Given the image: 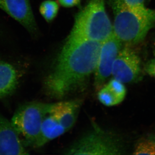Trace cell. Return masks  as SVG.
Returning a JSON list of instances; mask_svg holds the SVG:
<instances>
[{
  "label": "cell",
  "instance_id": "cell-1",
  "mask_svg": "<svg viewBox=\"0 0 155 155\" xmlns=\"http://www.w3.org/2000/svg\"><path fill=\"white\" fill-rule=\"evenodd\" d=\"M101 45V42L68 37L45 77L46 93L61 99L85 88L96 69Z\"/></svg>",
  "mask_w": 155,
  "mask_h": 155
},
{
  "label": "cell",
  "instance_id": "cell-2",
  "mask_svg": "<svg viewBox=\"0 0 155 155\" xmlns=\"http://www.w3.org/2000/svg\"><path fill=\"white\" fill-rule=\"evenodd\" d=\"M114 15L113 32L123 46L141 42L155 25V11L134 8L125 0H109Z\"/></svg>",
  "mask_w": 155,
  "mask_h": 155
},
{
  "label": "cell",
  "instance_id": "cell-3",
  "mask_svg": "<svg viewBox=\"0 0 155 155\" xmlns=\"http://www.w3.org/2000/svg\"><path fill=\"white\" fill-rule=\"evenodd\" d=\"M113 33L106 11L105 0H90L75 18L69 37L102 42Z\"/></svg>",
  "mask_w": 155,
  "mask_h": 155
},
{
  "label": "cell",
  "instance_id": "cell-4",
  "mask_svg": "<svg viewBox=\"0 0 155 155\" xmlns=\"http://www.w3.org/2000/svg\"><path fill=\"white\" fill-rule=\"evenodd\" d=\"M52 104L30 102L20 106L14 113L11 123L25 147L34 148L42 123Z\"/></svg>",
  "mask_w": 155,
  "mask_h": 155
},
{
  "label": "cell",
  "instance_id": "cell-5",
  "mask_svg": "<svg viewBox=\"0 0 155 155\" xmlns=\"http://www.w3.org/2000/svg\"><path fill=\"white\" fill-rule=\"evenodd\" d=\"M66 152L67 155H120L124 150L116 136L96 127Z\"/></svg>",
  "mask_w": 155,
  "mask_h": 155
},
{
  "label": "cell",
  "instance_id": "cell-6",
  "mask_svg": "<svg viewBox=\"0 0 155 155\" xmlns=\"http://www.w3.org/2000/svg\"><path fill=\"white\" fill-rule=\"evenodd\" d=\"M141 73V59L134 46H123L114 61L111 75L122 83H131L138 81Z\"/></svg>",
  "mask_w": 155,
  "mask_h": 155
},
{
  "label": "cell",
  "instance_id": "cell-7",
  "mask_svg": "<svg viewBox=\"0 0 155 155\" xmlns=\"http://www.w3.org/2000/svg\"><path fill=\"white\" fill-rule=\"evenodd\" d=\"M122 46V43L114 32L102 42L98 62L94 73V86L97 91L104 85L112 74L113 64Z\"/></svg>",
  "mask_w": 155,
  "mask_h": 155
},
{
  "label": "cell",
  "instance_id": "cell-8",
  "mask_svg": "<svg viewBox=\"0 0 155 155\" xmlns=\"http://www.w3.org/2000/svg\"><path fill=\"white\" fill-rule=\"evenodd\" d=\"M0 9L19 22L32 38L38 35L30 0H0Z\"/></svg>",
  "mask_w": 155,
  "mask_h": 155
},
{
  "label": "cell",
  "instance_id": "cell-9",
  "mask_svg": "<svg viewBox=\"0 0 155 155\" xmlns=\"http://www.w3.org/2000/svg\"><path fill=\"white\" fill-rule=\"evenodd\" d=\"M28 153L11 122L0 115V155H27Z\"/></svg>",
  "mask_w": 155,
  "mask_h": 155
},
{
  "label": "cell",
  "instance_id": "cell-10",
  "mask_svg": "<svg viewBox=\"0 0 155 155\" xmlns=\"http://www.w3.org/2000/svg\"><path fill=\"white\" fill-rule=\"evenodd\" d=\"M81 104L79 100L54 103L49 114L68 131L76 122Z\"/></svg>",
  "mask_w": 155,
  "mask_h": 155
},
{
  "label": "cell",
  "instance_id": "cell-11",
  "mask_svg": "<svg viewBox=\"0 0 155 155\" xmlns=\"http://www.w3.org/2000/svg\"><path fill=\"white\" fill-rule=\"evenodd\" d=\"M20 69L13 62L0 59V98L12 94L19 84Z\"/></svg>",
  "mask_w": 155,
  "mask_h": 155
},
{
  "label": "cell",
  "instance_id": "cell-12",
  "mask_svg": "<svg viewBox=\"0 0 155 155\" xmlns=\"http://www.w3.org/2000/svg\"><path fill=\"white\" fill-rule=\"evenodd\" d=\"M126 94L124 84L113 78L98 91L97 97L104 105L113 107L122 103Z\"/></svg>",
  "mask_w": 155,
  "mask_h": 155
},
{
  "label": "cell",
  "instance_id": "cell-13",
  "mask_svg": "<svg viewBox=\"0 0 155 155\" xmlns=\"http://www.w3.org/2000/svg\"><path fill=\"white\" fill-rule=\"evenodd\" d=\"M67 130L62 126L51 115L48 114L42 123L40 132L34 148H39L49 142L58 138Z\"/></svg>",
  "mask_w": 155,
  "mask_h": 155
},
{
  "label": "cell",
  "instance_id": "cell-14",
  "mask_svg": "<svg viewBox=\"0 0 155 155\" xmlns=\"http://www.w3.org/2000/svg\"><path fill=\"white\" fill-rule=\"evenodd\" d=\"M134 154L155 155V135L140 138L134 147Z\"/></svg>",
  "mask_w": 155,
  "mask_h": 155
},
{
  "label": "cell",
  "instance_id": "cell-15",
  "mask_svg": "<svg viewBox=\"0 0 155 155\" xmlns=\"http://www.w3.org/2000/svg\"><path fill=\"white\" fill-rule=\"evenodd\" d=\"M59 10V4L54 0H45L41 4L39 7L40 13L48 22L54 20Z\"/></svg>",
  "mask_w": 155,
  "mask_h": 155
},
{
  "label": "cell",
  "instance_id": "cell-16",
  "mask_svg": "<svg viewBox=\"0 0 155 155\" xmlns=\"http://www.w3.org/2000/svg\"><path fill=\"white\" fill-rule=\"evenodd\" d=\"M145 70L150 76L155 78V58L148 61L145 67Z\"/></svg>",
  "mask_w": 155,
  "mask_h": 155
},
{
  "label": "cell",
  "instance_id": "cell-17",
  "mask_svg": "<svg viewBox=\"0 0 155 155\" xmlns=\"http://www.w3.org/2000/svg\"><path fill=\"white\" fill-rule=\"evenodd\" d=\"M80 0H58V4L64 8H72L79 5Z\"/></svg>",
  "mask_w": 155,
  "mask_h": 155
},
{
  "label": "cell",
  "instance_id": "cell-18",
  "mask_svg": "<svg viewBox=\"0 0 155 155\" xmlns=\"http://www.w3.org/2000/svg\"><path fill=\"white\" fill-rule=\"evenodd\" d=\"M3 31L2 30V29L1 28V26H0V38H1L4 35V33H3Z\"/></svg>",
  "mask_w": 155,
  "mask_h": 155
},
{
  "label": "cell",
  "instance_id": "cell-19",
  "mask_svg": "<svg viewBox=\"0 0 155 155\" xmlns=\"http://www.w3.org/2000/svg\"><path fill=\"white\" fill-rule=\"evenodd\" d=\"M154 48L155 51V41L154 42Z\"/></svg>",
  "mask_w": 155,
  "mask_h": 155
}]
</instances>
